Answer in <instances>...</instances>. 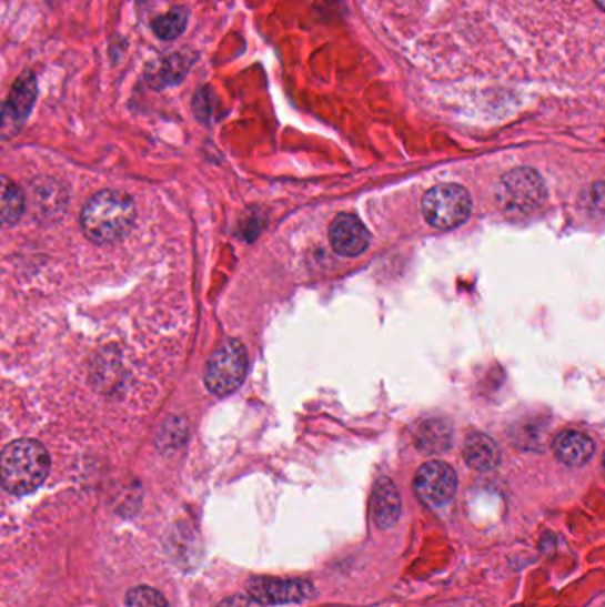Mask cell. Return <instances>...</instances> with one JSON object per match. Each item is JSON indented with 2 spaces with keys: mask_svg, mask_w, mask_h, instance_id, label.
<instances>
[{
  "mask_svg": "<svg viewBox=\"0 0 605 607\" xmlns=\"http://www.w3.org/2000/svg\"><path fill=\"white\" fill-rule=\"evenodd\" d=\"M329 240H331L332 249L337 254L346 257H355L359 254H363L370 247L372 235H370V231L361 222V219L355 217L352 213H340L332 221L331 230H329Z\"/></svg>",
  "mask_w": 605,
  "mask_h": 607,
  "instance_id": "obj_9",
  "label": "cell"
},
{
  "mask_svg": "<svg viewBox=\"0 0 605 607\" xmlns=\"http://www.w3.org/2000/svg\"><path fill=\"white\" fill-rule=\"evenodd\" d=\"M414 437L420 452L426 455H441L453 444V428L444 419H428L417 426Z\"/></svg>",
  "mask_w": 605,
  "mask_h": 607,
  "instance_id": "obj_14",
  "label": "cell"
},
{
  "mask_svg": "<svg viewBox=\"0 0 605 607\" xmlns=\"http://www.w3.org/2000/svg\"><path fill=\"white\" fill-rule=\"evenodd\" d=\"M464 458L471 469L477 473H491L500 466L501 449L488 435L476 432L468 435V439L465 441Z\"/></svg>",
  "mask_w": 605,
  "mask_h": 607,
  "instance_id": "obj_13",
  "label": "cell"
},
{
  "mask_svg": "<svg viewBox=\"0 0 605 607\" xmlns=\"http://www.w3.org/2000/svg\"><path fill=\"white\" fill-rule=\"evenodd\" d=\"M456 485L455 469L441 461L426 462L414 479L415 494L430 508L446 506L455 496Z\"/></svg>",
  "mask_w": 605,
  "mask_h": 607,
  "instance_id": "obj_6",
  "label": "cell"
},
{
  "mask_svg": "<svg viewBox=\"0 0 605 607\" xmlns=\"http://www.w3.org/2000/svg\"><path fill=\"white\" fill-rule=\"evenodd\" d=\"M127 607H169V604L164 595L150 586H135L127 595Z\"/></svg>",
  "mask_w": 605,
  "mask_h": 607,
  "instance_id": "obj_18",
  "label": "cell"
},
{
  "mask_svg": "<svg viewBox=\"0 0 605 607\" xmlns=\"http://www.w3.org/2000/svg\"><path fill=\"white\" fill-rule=\"evenodd\" d=\"M544 180L533 169H513L497 186V201L510 217H524L545 201Z\"/></svg>",
  "mask_w": 605,
  "mask_h": 607,
  "instance_id": "obj_3",
  "label": "cell"
},
{
  "mask_svg": "<svg viewBox=\"0 0 605 607\" xmlns=\"http://www.w3.org/2000/svg\"><path fill=\"white\" fill-rule=\"evenodd\" d=\"M135 221V204L121 191H102L85 203L80 224L94 244H114L123 239Z\"/></svg>",
  "mask_w": 605,
  "mask_h": 607,
  "instance_id": "obj_1",
  "label": "cell"
},
{
  "mask_svg": "<svg viewBox=\"0 0 605 607\" xmlns=\"http://www.w3.org/2000/svg\"><path fill=\"white\" fill-rule=\"evenodd\" d=\"M22 129V124L18 123L13 115H11V112H9L6 102L0 100V141H2V139L14 138Z\"/></svg>",
  "mask_w": 605,
  "mask_h": 607,
  "instance_id": "obj_19",
  "label": "cell"
},
{
  "mask_svg": "<svg viewBox=\"0 0 605 607\" xmlns=\"http://www.w3.org/2000/svg\"><path fill=\"white\" fill-rule=\"evenodd\" d=\"M216 107H219V100L213 93L212 85H203V88L198 89V93L194 94V100H192V111H194L195 118L201 123L208 124L215 120Z\"/></svg>",
  "mask_w": 605,
  "mask_h": 607,
  "instance_id": "obj_17",
  "label": "cell"
},
{
  "mask_svg": "<svg viewBox=\"0 0 605 607\" xmlns=\"http://www.w3.org/2000/svg\"><path fill=\"white\" fill-rule=\"evenodd\" d=\"M554 453L557 461L568 467H581L588 464L595 453L592 437L577 431H566L554 441Z\"/></svg>",
  "mask_w": 605,
  "mask_h": 607,
  "instance_id": "obj_12",
  "label": "cell"
},
{
  "mask_svg": "<svg viewBox=\"0 0 605 607\" xmlns=\"http://www.w3.org/2000/svg\"><path fill=\"white\" fill-rule=\"evenodd\" d=\"M26 210V198L17 183L0 176V227L13 226Z\"/></svg>",
  "mask_w": 605,
  "mask_h": 607,
  "instance_id": "obj_15",
  "label": "cell"
},
{
  "mask_svg": "<svg viewBox=\"0 0 605 607\" xmlns=\"http://www.w3.org/2000/svg\"><path fill=\"white\" fill-rule=\"evenodd\" d=\"M38 91H40L38 89V77L32 70L22 71L11 85L6 107L22 127L29 120L32 109H34Z\"/></svg>",
  "mask_w": 605,
  "mask_h": 607,
  "instance_id": "obj_10",
  "label": "cell"
},
{
  "mask_svg": "<svg viewBox=\"0 0 605 607\" xmlns=\"http://www.w3.org/2000/svg\"><path fill=\"white\" fill-rule=\"evenodd\" d=\"M198 58H200V53L191 49L164 53L148 64L144 79H147L148 85L155 91L180 85L189 75V71L194 67Z\"/></svg>",
  "mask_w": 605,
  "mask_h": 607,
  "instance_id": "obj_8",
  "label": "cell"
},
{
  "mask_svg": "<svg viewBox=\"0 0 605 607\" xmlns=\"http://www.w3.org/2000/svg\"><path fill=\"white\" fill-rule=\"evenodd\" d=\"M251 599L265 606H283L313 599L311 583L301 579H274V577H252L248 583Z\"/></svg>",
  "mask_w": 605,
  "mask_h": 607,
  "instance_id": "obj_7",
  "label": "cell"
},
{
  "mask_svg": "<svg viewBox=\"0 0 605 607\" xmlns=\"http://www.w3.org/2000/svg\"><path fill=\"white\" fill-rule=\"evenodd\" d=\"M219 607H260L256 600L249 599V597H242V595H234L230 599L222 600Z\"/></svg>",
  "mask_w": 605,
  "mask_h": 607,
  "instance_id": "obj_20",
  "label": "cell"
},
{
  "mask_svg": "<svg viewBox=\"0 0 605 607\" xmlns=\"http://www.w3.org/2000/svg\"><path fill=\"white\" fill-rule=\"evenodd\" d=\"M189 18L191 11L185 6H173L168 13L160 14L151 22V29L159 40L174 41L186 31Z\"/></svg>",
  "mask_w": 605,
  "mask_h": 607,
  "instance_id": "obj_16",
  "label": "cell"
},
{
  "mask_svg": "<svg viewBox=\"0 0 605 607\" xmlns=\"http://www.w3.org/2000/svg\"><path fill=\"white\" fill-rule=\"evenodd\" d=\"M597 2L598 8L604 9V0H595Z\"/></svg>",
  "mask_w": 605,
  "mask_h": 607,
  "instance_id": "obj_22",
  "label": "cell"
},
{
  "mask_svg": "<svg viewBox=\"0 0 605 607\" xmlns=\"http://www.w3.org/2000/svg\"><path fill=\"white\" fill-rule=\"evenodd\" d=\"M47 2V6L49 8H59V6L64 4V2H68V0H44Z\"/></svg>",
  "mask_w": 605,
  "mask_h": 607,
  "instance_id": "obj_21",
  "label": "cell"
},
{
  "mask_svg": "<svg viewBox=\"0 0 605 607\" xmlns=\"http://www.w3.org/2000/svg\"><path fill=\"white\" fill-rule=\"evenodd\" d=\"M473 210V200L464 186L442 183L426 192L423 200V215L430 226L437 230H453L467 221Z\"/></svg>",
  "mask_w": 605,
  "mask_h": 607,
  "instance_id": "obj_5",
  "label": "cell"
},
{
  "mask_svg": "<svg viewBox=\"0 0 605 607\" xmlns=\"http://www.w3.org/2000/svg\"><path fill=\"white\" fill-rule=\"evenodd\" d=\"M248 375V352L239 340L222 343L204 370V384L215 396H228L242 386Z\"/></svg>",
  "mask_w": 605,
  "mask_h": 607,
  "instance_id": "obj_4",
  "label": "cell"
},
{
  "mask_svg": "<svg viewBox=\"0 0 605 607\" xmlns=\"http://www.w3.org/2000/svg\"><path fill=\"white\" fill-rule=\"evenodd\" d=\"M373 519L382 529H391L402 515V497L393 482L382 478L373 490Z\"/></svg>",
  "mask_w": 605,
  "mask_h": 607,
  "instance_id": "obj_11",
  "label": "cell"
},
{
  "mask_svg": "<svg viewBox=\"0 0 605 607\" xmlns=\"http://www.w3.org/2000/svg\"><path fill=\"white\" fill-rule=\"evenodd\" d=\"M50 473V455L43 444L20 439L0 453V484L9 494L34 493Z\"/></svg>",
  "mask_w": 605,
  "mask_h": 607,
  "instance_id": "obj_2",
  "label": "cell"
}]
</instances>
